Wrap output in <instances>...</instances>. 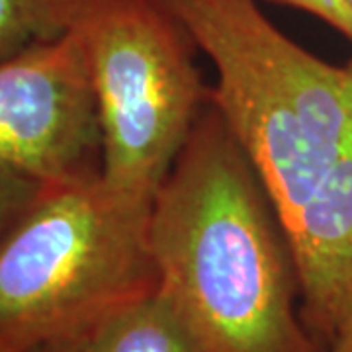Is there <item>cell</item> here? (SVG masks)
I'll return each instance as SVG.
<instances>
[{
    "mask_svg": "<svg viewBox=\"0 0 352 352\" xmlns=\"http://www.w3.org/2000/svg\"><path fill=\"white\" fill-rule=\"evenodd\" d=\"M0 164L43 184L102 175L96 98L73 30L0 59Z\"/></svg>",
    "mask_w": 352,
    "mask_h": 352,
    "instance_id": "obj_5",
    "label": "cell"
},
{
    "mask_svg": "<svg viewBox=\"0 0 352 352\" xmlns=\"http://www.w3.org/2000/svg\"><path fill=\"white\" fill-rule=\"evenodd\" d=\"M75 0H0V59L71 30Z\"/></svg>",
    "mask_w": 352,
    "mask_h": 352,
    "instance_id": "obj_8",
    "label": "cell"
},
{
    "mask_svg": "<svg viewBox=\"0 0 352 352\" xmlns=\"http://www.w3.org/2000/svg\"><path fill=\"white\" fill-rule=\"evenodd\" d=\"M159 289L208 352H319L276 206L239 141L204 108L151 201Z\"/></svg>",
    "mask_w": 352,
    "mask_h": 352,
    "instance_id": "obj_1",
    "label": "cell"
},
{
    "mask_svg": "<svg viewBox=\"0 0 352 352\" xmlns=\"http://www.w3.org/2000/svg\"><path fill=\"white\" fill-rule=\"evenodd\" d=\"M25 352H90L82 337H65V339H53L41 342L38 346Z\"/></svg>",
    "mask_w": 352,
    "mask_h": 352,
    "instance_id": "obj_11",
    "label": "cell"
},
{
    "mask_svg": "<svg viewBox=\"0 0 352 352\" xmlns=\"http://www.w3.org/2000/svg\"><path fill=\"white\" fill-rule=\"evenodd\" d=\"M102 133V178L153 200L192 133L210 87L198 45L168 0H75Z\"/></svg>",
    "mask_w": 352,
    "mask_h": 352,
    "instance_id": "obj_4",
    "label": "cell"
},
{
    "mask_svg": "<svg viewBox=\"0 0 352 352\" xmlns=\"http://www.w3.org/2000/svg\"><path fill=\"white\" fill-rule=\"evenodd\" d=\"M286 233L303 325L321 349L352 319V139Z\"/></svg>",
    "mask_w": 352,
    "mask_h": 352,
    "instance_id": "obj_6",
    "label": "cell"
},
{
    "mask_svg": "<svg viewBox=\"0 0 352 352\" xmlns=\"http://www.w3.org/2000/svg\"><path fill=\"white\" fill-rule=\"evenodd\" d=\"M282 6L311 14L321 22L337 30L352 43V4L351 0H272Z\"/></svg>",
    "mask_w": 352,
    "mask_h": 352,
    "instance_id": "obj_10",
    "label": "cell"
},
{
    "mask_svg": "<svg viewBox=\"0 0 352 352\" xmlns=\"http://www.w3.org/2000/svg\"><path fill=\"white\" fill-rule=\"evenodd\" d=\"M319 352H352V319L340 329L335 339L329 340L325 346H321Z\"/></svg>",
    "mask_w": 352,
    "mask_h": 352,
    "instance_id": "obj_12",
    "label": "cell"
},
{
    "mask_svg": "<svg viewBox=\"0 0 352 352\" xmlns=\"http://www.w3.org/2000/svg\"><path fill=\"white\" fill-rule=\"evenodd\" d=\"M43 186L38 178L0 164V235L36 201Z\"/></svg>",
    "mask_w": 352,
    "mask_h": 352,
    "instance_id": "obj_9",
    "label": "cell"
},
{
    "mask_svg": "<svg viewBox=\"0 0 352 352\" xmlns=\"http://www.w3.org/2000/svg\"><path fill=\"white\" fill-rule=\"evenodd\" d=\"M214 65L210 102L264 182L284 229L352 139V59L289 39L256 0H168Z\"/></svg>",
    "mask_w": 352,
    "mask_h": 352,
    "instance_id": "obj_2",
    "label": "cell"
},
{
    "mask_svg": "<svg viewBox=\"0 0 352 352\" xmlns=\"http://www.w3.org/2000/svg\"><path fill=\"white\" fill-rule=\"evenodd\" d=\"M151 201L102 175L45 184L0 235V352L80 337L159 288Z\"/></svg>",
    "mask_w": 352,
    "mask_h": 352,
    "instance_id": "obj_3",
    "label": "cell"
},
{
    "mask_svg": "<svg viewBox=\"0 0 352 352\" xmlns=\"http://www.w3.org/2000/svg\"><path fill=\"white\" fill-rule=\"evenodd\" d=\"M351 4H352V0H351Z\"/></svg>",
    "mask_w": 352,
    "mask_h": 352,
    "instance_id": "obj_13",
    "label": "cell"
},
{
    "mask_svg": "<svg viewBox=\"0 0 352 352\" xmlns=\"http://www.w3.org/2000/svg\"><path fill=\"white\" fill-rule=\"evenodd\" d=\"M80 337L90 352H208L159 288L122 305Z\"/></svg>",
    "mask_w": 352,
    "mask_h": 352,
    "instance_id": "obj_7",
    "label": "cell"
}]
</instances>
